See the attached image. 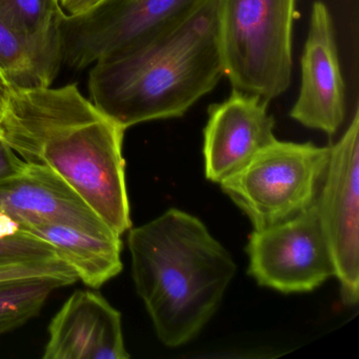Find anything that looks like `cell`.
Returning a JSON list of instances; mask_svg holds the SVG:
<instances>
[{
	"label": "cell",
	"mask_w": 359,
	"mask_h": 359,
	"mask_svg": "<svg viewBox=\"0 0 359 359\" xmlns=\"http://www.w3.org/2000/svg\"><path fill=\"white\" fill-rule=\"evenodd\" d=\"M4 97L0 135L18 156L55 172L115 234L130 230L126 129L86 100L75 85L4 87Z\"/></svg>",
	"instance_id": "cell-1"
},
{
	"label": "cell",
	"mask_w": 359,
	"mask_h": 359,
	"mask_svg": "<svg viewBox=\"0 0 359 359\" xmlns=\"http://www.w3.org/2000/svg\"><path fill=\"white\" fill-rule=\"evenodd\" d=\"M94 64L91 102L123 129L184 116L224 76L217 0H207L165 39Z\"/></svg>",
	"instance_id": "cell-2"
},
{
	"label": "cell",
	"mask_w": 359,
	"mask_h": 359,
	"mask_svg": "<svg viewBox=\"0 0 359 359\" xmlns=\"http://www.w3.org/2000/svg\"><path fill=\"white\" fill-rule=\"evenodd\" d=\"M132 276L157 337L170 348L196 337L236 273L231 254L201 220L178 209L130 229Z\"/></svg>",
	"instance_id": "cell-3"
},
{
	"label": "cell",
	"mask_w": 359,
	"mask_h": 359,
	"mask_svg": "<svg viewBox=\"0 0 359 359\" xmlns=\"http://www.w3.org/2000/svg\"><path fill=\"white\" fill-rule=\"evenodd\" d=\"M297 0H217L224 76L233 89L271 100L289 89Z\"/></svg>",
	"instance_id": "cell-4"
},
{
	"label": "cell",
	"mask_w": 359,
	"mask_h": 359,
	"mask_svg": "<svg viewBox=\"0 0 359 359\" xmlns=\"http://www.w3.org/2000/svg\"><path fill=\"white\" fill-rule=\"evenodd\" d=\"M329 156L330 147L276 140L219 184L254 230H260L291 219L315 203Z\"/></svg>",
	"instance_id": "cell-5"
},
{
	"label": "cell",
	"mask_w": 359,
	"mask_h": 359,
	"mask_svg": "<svg viewBox=\"0 0 359 359\" xmlns=\"http://www.w3.org/2000/svg\"><path fill=\"white\" fill-rule=\"evenodd\" d=\"M207 0H104L60 26L62 62L81 70L109 54L152 45L171 34Z\"/></svg>",
	"instance_id": "cell-6"
},
{
	"label": "cell",
	"mask_w": 359,
	"mask_h": 359,
	"mask_svg": "<svg viewBox=\"0 0 359 359\" xmlns=\"http://www.w3.org/2000/svg\"><path fill=\"white\" fill-rule=\"evenodd\" d=\"M245 252L251 276L281 293L311 292L335 276L316 201L291 219L254 230Z\"/></svg>",
	"instance_id": "cell-7"
},
{
	"label": "cell",
	"mask_w": 359,
	"mask_h": 359,
	"mask_svg": "<svg viewBox=\"0 0 359 359\" xmlns=\"http://www.w3.org/2000/svg\"><path fill=\"white\" fill-rule=\"evenodd\" d=\"M323 231L340 283L342 302L359 299V109L338 142L330 146L316 197Z\"/></svg>",
	"instance_id": "cell-8"
},
{
	"label": "cell",
	"mask_w": 359,
	"mask_h": 359,
	"mask_svg": "<svg viewBox=\"0 0 359 359\" xmlns=\"http://www.w3.org/2000/svg\"><path fill=\"white\" fill-rule=\"evenodd\" d=\"M346 85L340 69L331 12L316 0L302 56V83L290 116L309 129L338 133L346 117Z\"/></svg>",
	"instance_id": "cell-9"
},
{
	"label": "cell",
	"mask_w": 359,
	"mask_h": 359,
	"mask_svg": "<svg viewBox=\"0 0 359 359\" xmlns=\"http://www.w3.org/2000/svg\"><path fill=\"white\" fill-rule=\"evenodd\" d=\"M269 102L233 89L226 100L210 106L203 130L207 180L220 184L276 140Z\"/></svg>",
	"instance_id": "cell-10"
},
{
	"label": "cell",
	"mask_w": 359,
	"mask_h": 359,
	"mask_svg": "<svg viewBox=\"0 0 359 359\" xmlns=\"http://www.w3.org/2000/svg\"><path fill=\"white\" fill-rule=\"evenodd\" d=\"M0 211L18 222H51L102 238H121L55 172L29 165L20 175L0 182Z\"/></svg>",
	"instance_id": "cell-11"
},
{
	"label": "cell",
	"mask_w": 359,
	"mask_h": 359,
	"mask_svg": "<svg viewBox=\"0 0 359 359\" xmlns=\"http://www.w3.org/2000/svg\"><path fill=\"white\" fill-rule=\"evenodd\" d=\"M45 359H127L121 314L100 294L76 291L50 323Z\"/></svg>",
	"instance_id": "cell-12"
},
{
	"label": "cell",
	"mask_w": 359,
	"mask_h": 359,
	"mask_svg": "<svg viewBox=\"0 0 359 359\" xmlns=\"http://www.w3.org/2000/svg\"><path fill=\"white\" fill-rule=\"evenodd\" d=\"M20 228L50 243L79 279L94 289L123 270L121 238H102L73 226L51 222H31L20 224Z\"/></svg>",
	"instance_id": "cell-13"
},
{
	"label": "cell",
	"mask_w": 359,
	"mask_h": 359,
	"mask_svg": "<svg viewBox=\"0 0 359 359\" xmlns=\"http://www.w3.org/2000/svg\"><path fill=\"white\" fill-rule=\"evenodd\" d=\"M60 65L0 16V83L4 87L14 90L50 87Z\"/></svg>",
	"instance_id": "cell-14"
},
{
	"label": "cell",
	"mask_w": 359,
	"mask_h": 359,
	"mask_svg": "<svg viewBox=\"0 0 359 359\" xmlns=\"http://www.w3.org/2000/svg\"><path fill=\"white\" fill-rule=\"evenodd\" d=\"M65 15L60 0H0V16L60 64V26Z\"/></svg>",
	"instance_id": "cell-15"
},
{
	"label": "cell",
	"mask_w": 359,
	"mask_h": 359,
	"mask_svg": "<svg viewBox=\"0 0 359 359\" xmlns=\"http://www.w3.org/2000/svg\"><path fill=\"white\" fill-rule=\"evenodd\" d=\"M65 285L53 278L0 281V335L37 316L50 294Z\"/></svg>",
	"instance_id": "cell-16"
},
{
	"label": "cell",
	"mask_w": 359,
	"mask_h": 359,
	"mask_svg": "<svg viewBox=\"0 0 359 359\" xmlns=\"http://www.w3.org/2000/svg\"><path fill=\"white\" fill-rule=\"evenodd\" d=\"M57 260L62 259L50 243L22 230L18 222L0 211V266Z\"/></svg>",
	"instance_id": "cell-17"
},
{
	"label": "cell",
	"mask_w": 359,
	"mask_h": 359,
	"mask_svg": "<svg viewBox=\"0 0 359 359\" xmlns=\"http://www.w3.org/2000/svg\"><path fill=\"white\" fill-rule=\"evenodd\" d=\"M37 278L60 279L69 285L74 283L79 277L74 270L62 260L24 262L0 266V281Z\"/></svg>",
	"instance_id": "cell-18"
},
{
	"label": "cell",
	"mask_w": 359,
	"mask_h": 359,
	"mask_svg": "<svg viewBox=\"0 0 359 359\" xmlns=\"http://www.w3.org/2000/svg\"><path fill=\"white\" fill-rule=\"evenodd\" d=\"M27 167L28 163L0 135V182L20 175Z\"/></svg>",
	"instance_id": "cell-19"
},
{
	"label": "cell",
	"mask_w": 359,
	"mask_h": 359,
	"mask_svg": "<svg viewBox=\"0 0 359 359\" xmlns=\"http://www.w3.org/2000/svg\"><path fill=\"white\" fill-rule=\"evenodd\" d=\"M104 0H60V6L67 15H79L96 7Z\"/></svg>",
	"instance_id": "cell-20"
},
{
	"label": "cell",
	"mask_w": 359,
	"mask_h": 359,
	"mask_svg": "<svg viewBox=\"0 0 359 359\" xmlns=\"http://www.w3.org/2000/svg\"><path fill=\"white\" fill-rule=\"evenodd\" d=\"M4 104H5V97H4V87L0 83V115L3 113Z\"/></svg>",
	"instance_id": "cell-21"
}]
</instances>
